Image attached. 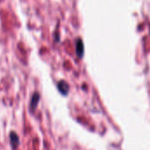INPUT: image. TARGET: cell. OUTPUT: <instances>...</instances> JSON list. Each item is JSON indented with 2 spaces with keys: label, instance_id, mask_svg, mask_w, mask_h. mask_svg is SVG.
<instances>
[{
  "label": "cell",
  "instance_id": "obj_1",
  "mask_svg": "<svg viewBox=\"0 0 150 150\" xmlns=\"http://www.w3.org/2000/svg\"><path fill=\"white\" fill-rule=\"evenodd\" d=\"M9 139H10V144H11L12 148L13 150H16L18 148V146H20V143H21L19 135L14 131H12L9 133Z\"/></svg>",
  "mask_w": 150,
  "mask_h": 150
},
{
  "label": "cell",
  "instance_id": "obj_2",
  "mask_svg": "<svg viewBox=\"0 0 150 150\" xmlns=\"http://www.w3.org/2000/svg\"><path fill=\"white\" fill-rule=\"evenodd\" d=\"M39 101H40V95H39L37 92H35V93L32 96L31 100H30L29 110H30L31 112H34V111L36 110V108H37V106H38V103H39Z\"/></svg>",
  "mask_w": 150,
  "mask_h": 150
},
{
  "label": "cell",
  "instance_id": "obj_3",
  "mask_svg": "<svg viewBox=\"0 0 150 150\" xmlns=\"http://www.w3.org/2000/svg\"><path fill=\"white\" fill-rule=\"evenodd\" d=\"M57 88H58V91L62 95H64V96H66L69 92V86L65 81H59L57 83Z\"/></svg>",
  "mask_w": 150,
  "mask_h": 150
},
{
  "label": "cell",
  "instance_id": "obj_4",
  "mask_svg": "<svg viewBox=\"0 0 150 150\" xmlns=\"http://www.w3.org/2000/svg\"><path fill=\"white\" fill-rule=\"evenodd\" d=\"M76 52H77V55L79 56V57H83V54H84V45H83L82 40H81V39H79L77 41V43H76Z\"/></svg>",
  "mask_w": 150,
  "mask_h": 150
}]
</instances>
